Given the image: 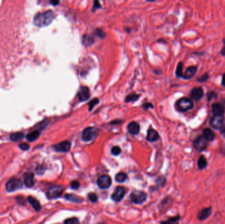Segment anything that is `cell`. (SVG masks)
<instances>
[{"label":"cell","mask_w":225,"mask_h":224,"mask_svg":"<svg viewBox=\"0 0 225 224\" xmlns=\"http://www.w3.org/2000/svg\"><path fill=\"white\" fill-rule=\"evenodd\" d=\"M55 18V14L52 10L40 13L34 17V23L39 27H46L52 23Z\"/></svg>","instance_id":"6da1fadb"},{"label":"cell","mask_w":225,"mask_h":224,"mask_svg":"<svg viewBox=\"0 0 225 224\" xmlns=\"http://www.w3.org/2000/svg\"><path fill=\"white\" fill-rule=\"evenodd\" d=\"M193 101L187 97H182L178 99L175 103V109L180 113H185L193 108Z\"/></svg>","instance_id":"7a4b0ae2"},{"label":"cell","mask_w":225,"mask_h":224,"mask_svg":"<svg viewBox=\"0 0 225 224\" xmlns=\"http://www.w3.org/2000/svg\"><path fill=\"white\" fill-rule=\"evenodd\" d=\"M100 130L96 127H88L84 130L82 134V139L85 142H89L95 139L99 135Z\"/></svg>","instance_id":"3957f363"},{"label":"cell","mask_w":225,"mask_h":224,"mask_svg":"<svg viewBox=\"0 0 225 224\" xmlns=\"http://www.w3.org/2000/svg\"><path fill=\"white\" fill-rule=\"evenodd\" d=\"M209 124L214 130H221L224 126V116H213L209 120Z\"/></svg>","instance_id":"277c9868"},{"label":"cell","mask_w":225,"mask_h":224,"mask_svg":"<svg viewBox=\"0 0 225 224\" xmlns=\"http://www.w3.org/2000/svg\"><path fill=\"white\" fill-rule=\"evenodd\" d=\"M193 145L196 150L201 152L207 149L208 145V141L202 135H199L194 139Z\"/></svg>","instance_id":"5b68a950"},{"label":"cell","mask_w":225,"mask_h":224,"mask_svg":"<svg viewBox=\"0 0 225 224\" xmlns=\"http://www.w3.org/2000/svg\"><path fill=\"white\" fill-rule=\"evenodd\" d=\"M22 182L17 178L13 177L10 179L6 184V190L8 192H13L22 187Z\"/></svg>","instance_id":"8992f818"},{"label":"cell","mask_w":225,"mask_h":224,"mask_svg":"<svg viewBox=\"0 0 225 224\" xmlns=\"http://www.w3.org/2000/svg\"><path fill=\"white\" fill-rule=\"evenodd\" d=\"M147 198L146 193L143 191H134L130 195V200L133 203L142 204Z\"/></svg>","instance_id":"52a82bcc"},{"label":"cell","mask_w":225,"mask_h":224,"mask_svg":"<svg viewBox=\"0 0 225 224\" xmlns=\"http://www.w3.org/2000/svg\"><path fill=\"white\" fill-rule=\"evenodd\" d=\"M64 191V188L62 186L56 185L50 187L48 191L47 195L49 198H56L59 197Z\"/></svg>","instance_id":"ba28073f"},{"label":"cell","mask_w":225,"mask_h":224,"mask_svg":"<svg viewBox=\"0 0 225 224\" xmlns=\"http://www.w3.org/2000/svg\"><path fill=\"white\" fill-rule=\"evenodd\" d=\"M213 116H224L225 114V105L221 103H214L211 106Z\"/></svg>","instance_id":"9c48e42d"},{"label":"cell","mask_w":225,"mask_h":224,"mask_svg":"<svg viewBox=\"0 0 225 224\" xmlns=\"http://www.w3.org/2000/svg\"><path fill=\"white\" fill-rule=\"evenodd\" d=\"M111 185V179L109 176L104 175L101 176L98 180V185L100 189H106Z\"/></svg>","instance_id":"30bf717a"},{"label":"cell","mask_w":225,"mask_h":224,"mask_svg":"<svg viewBox=\"0 0 225 224\" xmlns=\"http://www.w3.org/2000/svg\"><path fill=\"white\" fill-rule=\"evenodd\" d=\"M204 96V91L202 87H196L193 88L190 91L191 98L196 101H200Z\"/></svg>","instance_id":"8fae6325"},{"label":"cell","mask_w":225,"mask_h":224,"mask_svg":"<svg viewBox=\"0 0 225 224\" xmlns=\"http://www.w3.org/2000/svg\"><path fill=\"white\" fill-rule=\"evenodd\" d=\"M125 195V189L123 187L119 186L116 188L114 193L111 195V198L115 202H119L124 198Z\"/></svg>","instance_id":"7c38bea8"},{"label":"cell","mask_w":225,"mask_h":224,"mask_svg":"<svg viewBox=\"0 0 225 224\" xmlns=\"http://www.w3.org/2000/svg\"><path fill=\"white\" fill-rule=\"evenodd\" d=\"M90 96L89 88L86 86H81L77 93L79 99L82 102H84L88 100L90 98Z\"/></svg>","instance_id":"4fadbf2b"},{"label":"cell","mask_w":225,"mask_h":224,"mask_svg":"<svg viewBox=\"0 0 225 224\" xmlns=\"http://www.w3.org/2000/svg\"><path fill=\"white\" fill-rule=\"evenodd\" d=\"M71 144L68 141H64L53 146V149L55 151L61 152H66L70 151Z\"/></svg>","instance_id":"5bb4252c"},{"label":"cell","mask_w":225,"mask_h":224,"mask_svg":"<svg viewBox=\"0 0 225 224\" xmlns=\"http://www.w3.org/2000/svg\"><path fill=\"white\" fill-rule=\"evenodd\" d=\"M211 213H212L211 207L202 208V209L199 210L197 213L198 220L200 221L206 220V219H207L209 216H211Z\"/></svg>","instance_id":"9a60e30c"},{"label":"cell","mask_w":225,"mask_h":224,"mask_svg":"<svg viewBox=\"0 0 225 224\" xmlns=\"http://www.w3.org/2000/svg\"><path fill=\"white\" fill-rule=\"evenodd\" d=\"M197 71V66H190L186 68L185 73H183L182 78L185 80H190L192 78Z\"/></svg>","instance_id":"2e32d148"},{"label":"cell","mask_w":225,"mask_h":224,"mask_svg":"<svg viewBox=\"0 0 225 224\" xmlns=\"http://www.w3.org/2000/svg\"><path fill=\"white\" fill-rule=\"evenodd\" d=\"M202 136L207 141H213L216 137V134L210 128H205L202 131Z\"/></svg>","instance_id":"e0dca14e"},{"label":"cell","mask_w":225,"mask_h":224,"mask_svg":"<svg viewBox=\"0 0 225 224\" xmlns=\"http://www.w3.org/2000/svg\"><path fill=\"white\" fill-rule=\"evenodd\" d=\"M127 130L131 135H137L140 131V125L136 122H132L128 125Z\"/></svg>","instance_id":"ac0fdd59"},{"label":"cell","mask_w":225,"mask_h":224,"mask_svg":"<svg viewBox=\"0 0 225 224\" xmlns=\"http://www.w3.org/2000/svg\"><path fill=\"white\" fill-rule=\"evenodd\" d=\"M24 184L28 187H32L34 185V174L32 172H27L24 175Z\"/></svg>","instance_id":"d6986e66"},{"label":"cell","mask_w":225,"mask_h":224,"mask_svg":"<svg viewBox=\"0 0 225 224\" xmlns=\"http://www.w3.org/2000/svg\"><path fill=\"white\" fill-rule=\"evenodd\" d=\"M159 134L157 133V131L150 128L149 130H147V140L150 142H154L157 140L159 139Z\"/></svg>","instance_id":"ffe728a7"},{"label":"cell","mask_w":225,"mask_h":224,"mask_svg":"<svg viewBox=\"0 0 225 224\" xmlns=\"http://www.w3.org/2000/svg\"><path fill=\"white\" fill-rule=\"evenodd\" d=\"M95 42V39L92 35L90 34H85L82 38V43L86 47L91 46Z\"/></svg>","instance_id":"44dd1931"},{"label":"cell","mask_w":225,"mask_h":224,"mask_svg":"<svg viewBox=\"0 0 225 224\" xmlns=\"http://www.w3.org/2000/svg\"><path fill=\"white\" fill-rule=\"evenodd\" d=\"M207 161L206 158L203 155H201L198 158L197 160V166L199 170H202L203 169H205L207 167Z\"/></svg>","instance_id":"7402d4cb"},{"label":"cell","mask_w":225,"mask_h":224,"mask_svg":"<svg viewBox=\"0 0 225 224\" xmlns=\"http://www.w3.org/2000/svg\"><path fill=\"white\" fill-rule=\"evenodd\" d=\"M27 200L28 201V202L32 206V207L34 208L35 210L36 211H39L41 209V205L40 202H38V200L36 199L34 197H28Z\"/></svg>","instance_id":"603a6c76"},{"label":"cell","mask_w":225,"mask_h":224,"mask_svg":"<svg viewBox=\"0 0 225 224\" xmlns=\"http://www.w3.org/2000/svg\"><path fill=\"white\" fill-rule=\"evenodd\" d=\"M65 198L69 201L76 203H80L83 201V199H82L80 197L76 196L73 194H66L65 195Z\"/></svg>","instance_id":"cb8c5ba5"},{"label":"cell","mask_w":225,"mask_h":224,"mask_svg":"<svg viewBox=\"0 0 225 224\" xmlns=\"http://www.w3.org/2000/svg\"><path fill=\"white\" fill-rule=\"evenodd\" d=\"M180 216H174L172 218H170L168 220L164 221V222H161V224H179V220H180Z\"/></svg>","instance_id":"d4e9b609"},{"label":"cell","mask_w":225,"mask_h":224,"mask_svg":"<svg viewBox=\"0 0 225 224\" xmlns=\"http://www.w3.org/2000/svg\"><path fill=\"white\" fill-rule=\"evenodd\" d=\"M183 67H184V64L182 62H180L176 67V76H177L178 78H182L183 76Z\"/></svg>","instance_id":"484cf974"},{"label":"cell","mask_w":225,"mask_h":224,"mask_svg":"<svg viewBox=\"0 0 225 224\" xmlns=\"http://www.w3.org/2000/svg\"><path fill=\"white\" fill-rule=\"evenodd\" d=\"M126 178H127V175L125 174V173H123V172H120L115 176L116 181L119 182V183L124 182L126 180Z\"/></svg>","instance_id":"4316f807"},{"label":"cell","mask_w":225,"mask_h":224,"mask_svg":"<svg viewBox=\"0 0 225 224\" xmlns=\"http://www.w3.org/2000/svg\"><path fill=\"white\" fill-rule=\"evenodd\" d=\"M40 135V132L38 131H34L31 133H30L29 134L27 135V138L29 141H33L34 140L36 139L38 136Z\"/></svg>","instance_id":"83f0119b"},{"label":"cell","mask_w":225,"mask_h":224,"mask_svg":"<svg viewBox=\"0 0 225 224\" xmlns=\"http://www.w3.org/2000/svg\"><path fill=\"white\" fill-rule=\"evenodd\" d=\"M24 137V134L21 133V132H18V133H15L13 134L11 136H10V138L12 141H17L20 139H22Z\"/></svg>","instance_id":"f1b7e54d"},{"label":"cell","mask_w":225,"mask_h":224,"mask_svg":"<svg viewBox=\"0 0 225 224\" xmlns=\"http://www.w3.org/2000/svg\"><path fill=\"white\" fill-rule=\"evenodd\" d=\"M140 97V95L138 94H135V93H132L130 94L129 95L126 96V97L125 99V102L128 103V102H132V101H136Z\"/></svg>","instance_id":"f546056e"},{"label":"cell","mask_w":225,"mask_h":224,"mask_svg":"<svg viewBox=\"0 0 225 224\" xmlns=\"http://www.w3.org/2000/svg\"><path fill=\"white\" fill-rule=\"evenodd\" d=\"M209 78V74L207 73H204L202 76L197 78L196 81H197V82H199V83H205L208 80Z\"/></svg>","instance_id":"4dcf8cb0"},{"label":"cell","mask_w":225,"mask_h":224,"mask_svg":"<svg viewBox=\"0 0 225 224\" xmlns=\"http://www.w3.org/2000/svg\"><path fill=\"white\" fill-rule=\"evenodd\" d=\"M217 97H218L217 94L213 91H209L207 93V99L208 101H211L213 99H217Z\"/></svg>","instance_id":"1f68e13d"},{"label":"cell","mask_w":225,"mask_h":224,"mask_svg":"<svg viewBox=\"0 0 225 224\" xmlns=\"http://www.w3.org/2000/svg\"><path fill=\"white\" fill-rule=\"evenodd\" d=\"M99 99L98 98H95L94 99L91 100L90 103H88V106H89V110L91 111V110H92L94 109V106L99 103Z\"/></svg>","instance_id":"d6a6232c"},{"label":"cell","mask_w":225,"mask_h":224,"mask_svg":"<svg viewBox=\"0 0 225 224\" xmlns=\"http://www.w3.org/2000/svg\"><path fill=\"white\" fill-rule=\"evenodd\" d=\"M88 199L91 202H96L98 200V197L94 193H90L88 194Z\"/></svg>","instance_id":"836d02e7"},{"label":"cell","mask_w":225,"mask_h":224,"mask_svg":"<svg viewBox=\"0 0 225 224\" xmlns=\"http://www.w3.org/2000/svg\"><path fill=\"white\" fill-rule=\"evenodd\" d=\"M64 223L65 224H79V220L76 218H72L66 219Z\"/></svg>","instance_id":"e575fe53"},{"label":"cell","mask_w":225,"mask_h":224,"mask_svg":"<svg viewBox=\"0 0 225 224\" xmlns=\"http://www.w3.org/2000/svg\"><path fill=\"white\" fill-rule=\"evenodd\" d=\"M121 149L119 147L115 146L111 149V153L115 156H118L121 154Z\"/></svg>","instance_id":"d590c367"},{"label":"cell","mask_w":225,"mask_h":224,"mask_svg":"<svg viewBox=\"0 0 225 224\" xmlns=\"http://www.w3.org/2000/svg\"><path fill=\"white\" fill-rule=\"evenodd\" d=\"M96 35H98V38H104L106 36V34L103 31V30L100 28L96 30Z\"/></svg>","instance_id":"8d00e7d4"},{"label":"cell","mask_w":225,"mask_h":224,"mask_svg":"<svg viewBox=\"0 0 225 224\" xmlns=\"http://www.w3.org/2000/svg\"><path fill=\"white\" fill-rule=\"evenodd\" d=\"M70 187L73 189H77L80 187V183L78 181H73L71 182Z\"/></svg>","instance_id":"74e56055"},{"label":"cell","mask_w":225,"mask_h":224,"mask_svg":"<svg viewBox=\"0 0 225 224\" xmlns=\"http://www.w3.org/2000/svg\"><path fill=\"white\" fill-rule=\"evenodd\" d=\"M19 147H20V149L24 150V151L28 150L29 149V147H30L29 145L28 144H27V143H21L19 145Z\"/></svg>","instance_id":"f35d334b"},{"label":"cell","mask_w":225,"mask_h":224,"mask_svg":"<svg viewBox=\"0 0 225 224\" xmlns=\"http://www.w3.org/2000/svg\"><path fill=\"white\" fill-rule=\"evenodd\" d=\"M143 106H144V107L146 109H149V108H153V105H152V104H151V103H147L144 104V105H143Z\"/></svg>","instance_id":"ab89813d"},{"label":"cell","mask_w":225,"mask_h":224,"mask_svg":"<svg viewBox=\"0 0 225 224\" xmlns=\"http://www.w3.org/2000/svg\"><path fill=\"white\" fill-rule=\"evenodd\" d=\"M101 7L100 4L99 3V2H94V9H99Z\"/></svg>","instance_id":"60d3db41"},{"label":"cell","mask_w":225,"mask_h":224,"mask_svg":"<svg viewBox=\"0 0 225 224\" xmlns=\"http://www.w3.org/2000/svg\"><path fill=\"white\" fill-rule=\"evenodd\" d=\"M221 85L223 87L225 88V73H224L222 76V80H221Z\"/></svg>","instance_id":"b9f144b4"},{"label":"cell","mask_w":225,"mask_h":224,"mask_svg":"<svg viewBox=\"0 0 225 224\" xmlns=\"http://www.w3.org/2000/svg\"><path fill=\"white\" fill-rule=\"evenodd\" d=\"M223 45H224L223 47L221 49V52H220V53H221L222 56H223V57H225V44H223Z\"/></svg>","instance_id":"7bdbcfd3"},{"label":"cell","mask_w":225,"mask_h":224,"mask_svg":"<svg viewBox=\"0 0 225 224\" xmlns=\"http://www.w3.org/2000/svg\"><path fill=\"white\" fill-rule=\"evenodd\" d=\"M221 134L224 137H225V127H224V128L221 130Z\"/></svg>","instance_id":"ee69618b"},{"label":"cell","mask_w":225,"mask_h":224,"mask_svg":"<svg viewBox=\"0 0 225 224\" xmlns=\"http://www.w3.org/2000/svg\"><path fill=\"white\" fill-rule=\"evenodd\" d=\"M51 3H53V5H57V4H58L59 2H52Z\"/></svg>","instance_id":"f6af8a7d"},{"label":"cell","mask_w":225,"mask_h":224,"mask_svg":"<svg viewBox=\"0 0 225 224\" xmlns=\"http://www.w3.org/2000/svg\"><path fill=\"white\" fill-rule=\"evenodd\" d=\"M223 44H225V38L223 39Z\"/></svg>","instance_id":"bcb514c9"},{"label":"cell","mask_w":225,"mask_h":224,"mask_svg":"<svg viewBox=\"0 0 225 224\" xmlns=\"http://www.w3.org/2000/svg\"><path fill=\"white\" fill-rule=\"evenodd\" d=\"M98 224H106L105 223H99Z\"/></svg>","instance_id":"7dc6e473"}]
</instances>
